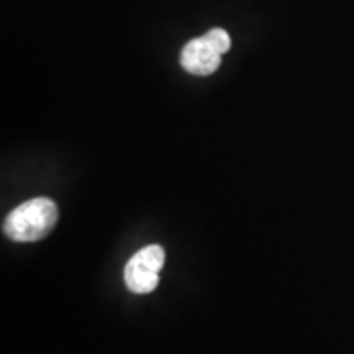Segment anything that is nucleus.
<instances>
[{
  "label": "nucleus",
  "mask_w": 354,
  "mask_h": 354,
  "mask_svg": "<svg viewBox=\"0 0 354 354\" xmlns=\"http://www.w3.org/2000/svg\"><path fill=\"white\" fill-rule=\"evenodd\" d=\"M57 216V207L51 198H32L8 214L3 221V233L19 243L38 241L55 228Z\"/></svg>",
  "instance_id": "f257e3e1"
},
{
  "label": "nucleus",
  "mask_w": 354,
  "mask_h": 354,
  "mask_svg": "<svg viewBox=\"0 0 354 354\" xmlns=\"http://www.w3.org/2000/svg\"><path fill=\"white\" fill-rule=\"evenodd\" d=\"M166 261V253L159 245L141 248L128 259L123 271L125 284L133 294H149L159 284V272Z\"/></svg>",
  "instance_id": "f03ea898"
},
{
  "label": "nucleus",
  "mask_w": 354,
  "mask_h": 354,
  "mask_svg": "<svg viewBox=\"0 0 354 354\" xmlns=\"http://www.w3.org/2000/svg\"><path fill=\"white\" fill-rule=\"evenodd\" d=\"M220 63L221 55L207 41L205 37L190 39L180 53V66L196 76H210L218 69Z\"/></svg>",
  "instance_id": "7ed1b4c3"
},
{
  "label": "nucleus",
  "mask_w": 354,
  "mask_h": 354,
  "mask_svg": "<svg viewBox=\"0 0 354 354\" xmlns=\"http://www.w3.org/2000/svg\"><path fill=\"white\" fill-rule=\"evenodd\" d=\"M203 37L207 38V41H209L212 46H214L215 50L220 53V55H225V53L230 50V46H232V39H230V35L221 28L210 30V32L207 35H203Z\"/></svg>",
  "instance_id": "20e7f679"
}]
</instances>
